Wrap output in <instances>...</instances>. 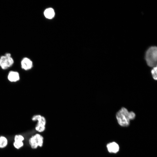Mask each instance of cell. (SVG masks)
I'll return each mask as SVG.
<instances>
[{"instance_id":"2","label":"cell","mask_w":157,"mask_h":157,"mask_svg":"<svg viewBox=\"0 0 157 157\" xmlns=\"http://www.w3.org/2000/svg\"><path fill=\"white\" fill-rule=\"evenodd\" d=\"M145 59L147 65L150 67H154L157 65V47H151L147 51Z\"/></svg>"},{"instance_id":"9","label":"cell","mask_w":157,"mask_h":157,"mask_svg":"<svg viewBox=\"0 0 157 157\" xmlns=\"http://www.w3.org/2000/svg\"><path fill=\"white\" fill-rule=\"evenodd\" d=\"M29 144L33 149H36L38 147L37 141L34 135L32 136L29 140Z\"/></svg>"},{"instance_id":"12","label":"cell","mask_w":157,"mask_h":157,"mask_svg":"<svg viewBox=\"0 0 157 157\" xmlns=\"http://www.w3.org/2000/svg\"><path fill=\"white\" fill-rule=\"evenodd\" d=\"M14 147L17 149H19L24 145L23 142L14 141L13 144Z\"/></svg>"},{"instance_id":"10","label":"cell","mask_w":157,"mask_h":157,"mask_svg":"<svg viewBox=\"0 0 157 157\" xmlns=\"http://www.w3.org/2000/svg\"><path fill=\"white\" fill-rule=\"evenodd\" d=\"M8 144L7 138L3 136L0 137V148H3L6 147Z\"/></svg>"},{"instance_id":"3","label":"cell","mask_w":157,"mask_h":157,"mask_svg":"<svg viewBox=\"0 0 157 157\" xmlns=\"http://www.w3.org/2000/svg\"><path fill=\"white\" fill-rule=\"evenodd\" d=\"M14 63V60L11 56L6 57L4 55L0 57V67L3 70L7 69Z\"/></svg>"},{"instance_id":"5","label":"cell","mask_w":157,"mask_h":157,"mask_svg":"<svg viewBox=\"0 0 157 157\" xmlns=\"http://www.w3.org/2000/svg\"><path fill=\"white\" fill-rule=\"evenodd\" d=\"M7 78L10 82L15 83L19 81L20 76L19 73L18 72L12 70L8 73Z\"/></svg>"},{"instance_id":"6","label":"cell","mask_w":157,"mask_h":157,"mask_svg":"<svg viewBox=\"0 0 157 157\" xmlns=\"http://www.w3.org/2000/svg\"><path fill=\"white\" fill-rule=\"evenodd\" d=\"M106 147L108 151L110 153H116L119 151V146L115 142L108 143Z\"/></svg>"},{"instance_id":"4","label":"cell","mask_w":157,"mask_h":157,"mask_svg":"<svg viewBox=\"0 0 157 157\" xmlns=\"http://www.w3.org/2000/svg\"><path fill=\"white\" fill-rule=\"evenodd\" d=\"M32 61L29 58L24 57L21 61V67L25 71H28L31 69L33 67Z\"/></svg>"},{"instance_id":"14","label":"cell","mask_w":157,"mask_h":157,"mask_svg":"<svg viewBox=\"0 0 157 157\" xmlns=\"http://www.w3.org/2000/svg\"><path fill=\"white\" fill-rule=\"evenodd\" d=\"M14 139L15 141L23 142L24 138L22 135H17L15 136Z\"/></svg>"},{"instance_id":"8","label":"cell","mask_w":157,"mask_h":157,"mask_svg":"<svg viewBox=\"0 0 157 157\" xmlns=\"http://www.w3.org/2000/svg\"><path fill=\"white\" fill-rule=\"evenodd\" d=\"M37 142L38 147H41L43 144V138L40 134L37 133L34 135Z\"/></svg>"},{"instance_id":"11","label":"cell","mask_w":157,"mask_h":157,"mask_svg":"<svg viewBox=\"0 0 157 157\" xmlns=\"http://www.w3.org/2000/svg\"><path fill=\"white\" fill-rule=\"evenodd\" d=\"M45 126L37 124L35 127V129L36 131L39 132H42L45 129Z\"/></svg>"},{"instance_id":"7","label":"cell","mask_w":157,"mask_h":157,"mask_svg":"<svg viewBox=\"0 0 157 157\" xmlns=\"http://www.w3.org/2000/svg\"><path fill=\"white\" fill-rule=\"evenodd\" d=\"M44 14L46 17L48 19H51L54 17L55 13L53 9L49 8L45 10Z\"/></svg>"},{"instance_id":"16","label":"cell","mask_w":157,"mask_h":157,"mask_svg":"<svg viewBox=\"0 0 157 157\" xmlns=\"http://www.w3.org/2000/svg\"><path fill=\"white\" fill-rule=\"evenodd\" d=\"M42 116L40 115H34L32 118V120L34 121H38L41 117Z\"/></svg>"},{"instance_id":"13","label":"cell","mask_w":157,"mask_h":157,"mask_svg":"<svg viewBox=\"0 0 157 157\" xmlns=\"http://www.w3.org/2000/svg\"><path fill=\"white\" fill-rule=\"evenodd\" d=\"M153 67L151 72L153 78L156 80H157V67L156 66Z\"/></svg>"},{"instance_id":"1","label":"cell","mask_w":157,"mask_h":157,"mask_svg":"<svg viewBox=\"0 0 157 157\" xmlns=\"http://www.w3.org/2000/svg\"><path fill=\"white\" fill-rule=\"evenodd\" d=\"M116 118L119 124L123 127L128 126L131 120L130 112L124 107L122 108L117 113Z\"/></svg>"},{"instance_id":"15","label":"cell","mask_w":157,"mask_h":157,"mask_svg":"<svg viewBox=\"0 0 157 157\" xmlns=\"http://www.w3.org/2000/svg\"><path fill=\"white\" fill-rule=\"evenodd\" d=\"M46 121L45 118L42 116L40 119L38 121L37 124L45 126Z\"/></svg>"}]
</instances>
